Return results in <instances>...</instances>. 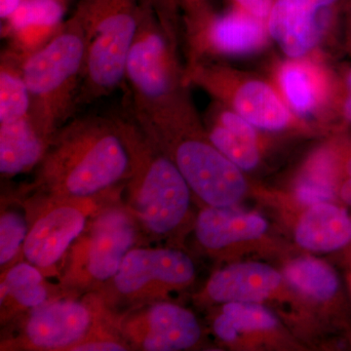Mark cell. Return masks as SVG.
<instances>
[{"label":"cell","mask_w":351,"mask_h":351,"mask_svg":"<svg viewBox=\"0 0 351 351\" xmlns=\"http://www.w3.org/2000/svg\"><path fill=\"white\" fill-rule=\"evenodd\" d=\"M52 138L46 137L31 119L0 124V173L11 179L38 168Z\"/></svg>","instance_id":"cell-14"},{"label":"cell","mask_w":351,"mask_h":351,"mask_svg":"<svg viewBox=\"0 0 351 351\" xmlns=\"http://www.w3.org/2000/svg\"><path fill=\"white\" fill-rule=\"evenodd\" d=\"M25 314L2 350L71 351L87 339L120 335L114 311L98 293L82 300L51 299Z\"/></svg>","instance_id":"cell-7"},{"label":"cell","mask_w":351,"mask_h":351,"mask_svg":"<svg viewBox=\"0 0 351 351\" xmlns=\"http://www.w3.org/2000/svg\"><path fill=\"white\" fill-rule=\"evenodd\" d=\"M115 324L131 350L179 351L199 341L201 328L191 311L158 301L115 314Z\"/></svg>","instance_id":"cell-11"},{"label":"cell","mask_w":351,"mask_h":351,"mask_svg":"<svg viewBox=\"0 0 351 351\" xmlns=\"http://www.w3.org/2000/svg\"><path fill=\"white\" fill-rule=\"evenodd\" d=\"M130 171V156L114 117H80L53 136L25 191L58 199L98 197L123 186Z\"/></svg>","instance_id":"cell-1"},{"label":"cell","mask_w":351,"mask_h":351,"mask_svg":"<svg viewBox=\"0 0 351 351\" xmlns=\"http://www.w3.org/2000/svg\"><path fill=\"white\" fill-rule=\"evenodd\" d=\"M281 277L267 265L240 263L219 270L208 282L210 299L218 302L262 301L280 283Z\"/></svg>","instance_id":"cell-13"},{"label":"cell","mask_w":351,"mask_h":351,"mask_svg":"<svg viewBox=\"0 0 351 351\" xmlns=\"http://www.w3.org/2000/svg\"><path fill=\"white\" fill-rule=\"evenodd\" d=\"M223 313L232 319L239 331L271 329L276 325V318L265 307L250 302H226Z\"/></svg>","instance_id":"cell-26"},{"label":"cell","mask_w":351,"mask_h":351,"mask_svg":"<svg viewBox=\"0 0 351 351\" xmlns=\"http://www.w3.org/2000/svg\"><path fill=\"white\" fill-rule=\"evenodd\" d=\"M267 228V221L257 214L244 213L230 206H210L198 216L195 233L202 246L218 250L235 242L257 239Z\"/></svg>","instance_id":"cell-15"},{"label":"cell","mask_w":351,"mask_h":351,"mask_svg":"<svg viewBox=\"0 0 351 351\" xmlns=\"http://www.w3.org/2000/svg\"><path fill=\"white\" fill-rule=\"evenodd\" d=\"M144 131L172 159L191 191L209 206H232L243 196L246 182L239 166L211 141L195 136L193 124Z\"/></svg>","instance_id":"cell-9"},{"label":"cell","mask_w":351,"mask_h":351,"mask_svg":"<svg viewBox=\"0 0 351 351\" xmlns=\"http://www.w3.org/2000/svg\"><path fill=\"white\" fill-rule=\"evenodd\" d=\"M214 331L219 339L226 341H234L239 332L232 319L225 313L221 314L215 320Z\"/></svg>","instance_id":"cell-29"},{"label":"cell","mask_w":351,"mask_h":351,"mask_svg":"<svg viewBox=\"0 0 351 351\" xmlns=\"http://www.w3.org/2000/svg\"><path fill=\"white\" fill-rule=\"evenodd\" d=\"M348 181L343 184V188H341V197L351 206V158L348 164Z\"/></svg>","instance_id":"cell-31"},{"label":"cell","mask_w":351,"mask_h":351,"mask_svg":"<svg viewBox=\"0 0 351 351\" xmlns=\"http://www.w3.org/2000/svg\"><path fill=\"white\" fill-rule=\"evenodd\" d=\"M87 54L77 108L107 97L125 82L127 60L137 34L143 0H80Z\"/></svg>","instance_id":"cell-5"},{"label":"cell","mask_w":351,"mask_h":351,"mask_svg":"<svg viewBox=\"0 0 351 351\" xmlns=\"http://www.w3.org/2000/svg\"><path fill=\"white\" fill-rule=\"evenodd\" d=\"M212 144L235 165L244 170L253 169L258 162L256 138L246 137L217 124L210 132Z\"/></svg>","instance_id":"cell-25"},{"label":"cell","mask_w":351,"mask_h":351,"mask_svg":"<svg viewBox=\"0 0 351 351\" xmlns=\"http://www.w3.org/2000/svg\"><path fill=\"white\" fill-rule=\"evenodd\" d=\"M348 94L345 104V114L346 119L351 120V73L348 80Z\"/></svg>","instance_id":"cell-32"},{"label":"cell","mask_w":351,"mask_h":351,"mask_svg":"<svg viewBox=\"0 0 351 351\" xmlns=\"http://www.w3.org/2000/svg\"><path fill=\"white\" fill-rule=\"evenodd\" d=\"M339 0H274L269 29L288 56H304L319 40L325 20Z\"/></svg>","instance_id":"cell-12"},{"label":"cell","mask_w":351,"mask_h":351,"mask_svg":"<svg viewBox=\"0 0 351 351\" xmlns=\"http://www.w3.org/2000/svg\"><path fill=\"white\" fill-rule=\"evenodd\" d=\"M24 60L8 48L0 55V124L31 115V97L23 71Z\"/></svg>","instance_id":"cell-20"},{"label":"cell","mask_w":351,"mask_h":351,"mask_svg":"<svg viewBox=\"0 0 351 351\" xmlns=\"http://www.w3.org/2000/svg\"><path fill=\"white\" fill-rule=\"evenodd\" d=\"M86 54V27L75 8L56 36L23 63L31 119L46 137L52 138L77 108Z\"/></svg>","instance_id":"cell-4"},{"label":"cell","mask_w":351,"mask_h":351,"mask_svg":"<svg viewBox=\"0 0 351 351\" xmlns=\"http://www.w3.org/2000/svg\"><path fill=\"white\" fill-rule=\"evenodd\" d=\"M244 12L263 20L269 16L274 0H234Z\"/></svg>","instance_id":"cell-28"},{"label":"cell","mask_w":351,"mask_h":351,"mask_svg":"<svg viewBox=\"0 0 351 351\" xmlns=\"http://www.w3.org/2000/svg\"><path fill=\"white\" fill-rule=\"evenodd\" d=\"M124 186L107 195L82 199H58L32 193L27 198L29 230L23 246L25 260L45 276H59L71 245L95 214L119 197Z\"/></svg>","instance_id":"cell-8"},{"label":"cell","mask_w":351,"mask_h":351,"mask_svg":"<svg viewBox=\"0 0 351 351\" xmlns=\"http://www.w3.org/2000/svg\"><path fill=\"white\" fill-rule=\"evenodd\" d=\"M285 276L298 290L317 300L330 299L339 286L338 278L331 267L311 258H302L291 263Z\"/></svg>","instance_id":"cell-22"},{"label":"cell","mask_w":351,"mask_h":351,"mask_svg":"<svg viewBox=\"0 0 351 351\" xmlns=\"http://www.w3.org/2000/svg\"><path fill=\"white\" fill-rule=\"evenodd\" d=\"M29 230L27 203L20 200L2 202L0 216V265L5 269L12 265L22 252Z\"/></svg>","instance_id":"cell-23"},{"label":"cell","mask_w":351,"mask_h":351,"mask_svg":"<svg viewBox=\"0 0 351 351\" xmlns=\"http://www.w3.org/2000/svg\"><path fill=\"white\" fill-rule=\"evenodd\" d=\"M193 261L184 252L140 246L132 249L114 277L98 294L108 307H132L160 301L166 292L195 278Z\"/></svg>","instance_id":"cell-10"},{"label":"cell","mask_w":351,"mask_h":351,"mask_svg":"<svg viewBox=\"0 0 351 351\" xmlns=\"http://www.w3.org/2000/svg\"><path fill=\"white\" fill-rule=\"evenodd\" d=\"M279 82L291 107L306 115L317 107L322 93L317 73L309 64L290 62L281 69Z\"/></svg>","instance_id":"cell-21"},{"label":"cell","mask_w":351,"mask_h":351,"mask_svg":"<svg viewBox=\"0 0 351 351\" xmlns=\"http://www.w3.org/2000/svg\"><path fill=\"white\" fill-rule=\"evenodd\" d=\"M113 117L130 156V176L123 189L125 205L137 219L145 239H161L186 218L191 188L172 159L132 115Z\"/></svg>","instance_id":"cell-2"},{"label":"cell","mask_w":351,"mask_h":351,"mask_svg":"<svg viewBox=\"0 0 351 351\" xmlns=\"http://www.w3.org/2000/svg\"><path fill=\"white\" fill-rule=\"evenodd\" d=\"M144 233L126 205L117 200L95 214L71 245L61 267L64 293H98L119 271L127 254L142 245Z\"/></svg>","instance_id":"cell-6"},{"label":"cell","mask_w":351,"mask_h":351,"mask_svg":"<svg viewBox=\"0 0 351 351\" xmlns=\"http://www.w3.org/2000/svg\"><path fill=\"white\" fill-rule=\"evenodd\" d=\"M173 45L152 6L143 0L140 25L125 69L131 114L143 129L193 123Z\"/></svg>","instance_id":"cell-3"},{"label":"cell","mask_w":351,"mask_h":351,"mask_svg":"<svg viewBox=\"0 0 351 351\" xmlns=\"http://www.w3.org/2000/svg\"><path fill=\"white\" fill-rule=\"evenodd\" d=\"M233 107L252 125L280 130L289 123L290 113L276 92L261 82H249L237 90Z\"/></svg>","instance_id":"cell-19"},{"label":"cell","mask_w":351,"mask_h":351,"mask_svg":"<svg viewBox=\"0 0 351 351\" xmlns=\"http://www.w3.org/2000/svg\"><path fill=\"white\" fill-rule=\"evenodd\" d=\"M156 13L164 31L174 43V27L179 8H184L189 18L207 10L205 0H145ZM174 44V43H173Z\"/></svg>","instance_id":"cell-27"},{"label":"cell","mask_w":351,"mask_h":351,"mask_svg":"<svg viewBox=\"0 0 351 351\" xmlns=\"http://www.w3.org/2000/svg\"><path fill=\"white\" fill-rule=\"evenodd\" d=\"M44 279L43 272L27 261L13 263L2 274L0 283L2 319H11L50 301L52 298Z\"/></svg>","instance_id":"cell-18"},{"label":"cell","mask_w":351,"mask_h":351,"mask_svg":"<svg viewBox=\"0 0 351 351\" xmlns=\"http://www.w3.org/2000/svg\"><path fill=\"white\" fill-rule=\"evenodd\" d=\"M191 24L203 25L210 44L225 54H249L262 47L267 38L261 20L242 10L221 17H211L206 12Z\"/></svg>","instance_id":"cell-16"},{"label":"cell","mask_w":351,"mask_h":351,"mask_svg":"<svg viewBox=\"0 0 351 351\" xmlns=\"http://www.w3.org/2000/svg\"><path fill=\"white\" fill-rule=\"evenodd\" d=\"M295 193L302 203L313 206L334 197L335 174L331 157L320 152L309 161L298 182Z\"/></svg>","instance_id":"cell-24"},{"label":"cell","mask_w":351,"mask_h":351,"mask_svg":"<svg viewBox=\"0 0 351 351\" xmlns=\"http://www.w3.org/2000/svg\"><path fill=\"white\" fill-rule=\"evenodd\" d=\"M295 239L308 250H337L351 240V219L345 210L329 203L313 205L300 221Z\"/></svg>","instance_id":"cell-17"},{"label":"cell","mask_w":351,"mask_h":351,"mask_svg":"<svg viewBox=\"0 0 351 351\" xmlns=\"http://www.w3.org/2000/svg\"><path fill=\"white\" fill-rule=\"evenodd\" d=\"M25 1H27V0H0V18H1V21L6 20Z\"/></svg>","instance_id":"cell-30"}]
</instances>
